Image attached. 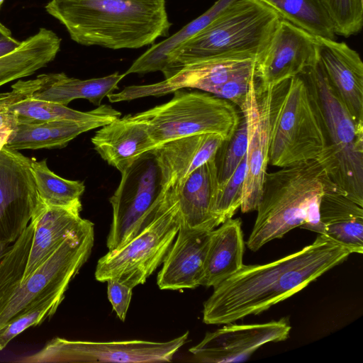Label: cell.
I'll return each instance as SVG.
<instances>
[{"label": "cell", "mask_w": 363, "mask_h": 363, "mask_svg": "<svg viewBox=\"0 0 363 363\" xmlns=\"http://www.w3.org/2000/svg\"><path fill=\"white\" fill-rule=\"evenodd\" d=\"M350 253L324 235L301 250L264 264L245 265L213 287L204 302L208 325L234 323L257 315L300 291L343 262Z\"/></svg>", "instance_id": "obj_1"}, {"label": "cell", "mask_w": 363, "mask_h": 363, "mask_svg": "<svg viewBox=\"0 0 363 363\" xmlns=\"http://www.w3.org/2000/svg\"><path fill=\"white\" fill-rule=\"evenodd\" d=\"M46 11L84 46L138 49L167 36L164 0H51Z\"/></svg>", "instance_id": "obj_2"}, {"label": "cell", "mask_w": 363, "mask_h": 363, "mask_svg": "<svg viewBox=\"0 0 363 363\" xmlns=\"http://www.w3.org/2000/svg\"><path fill=\"white\" fill-rule=\"evenodd\" d=\"M333 188L336 186L317 160L267 172L247 247L257 251L297 227L323 235L320 203L323 194Z\"/></svg>", "instance_id": "obj_3"}, {"label": "cell", "mask_w": 363, "mask_h": 363, "mask_svg": "<svg viewBox=\"0 0 363 363\" xmlns=\"http://www.w3.org/2000/svg\"><path fill=\"white\" fill-rule=\"evenodd\" d=\"M300 74L325 139V150L317 161L340 194L363 206V124L356 123L318 61Z\"/></svg>", "instance_id": "obj_4"}, {"label": "cell", "mask_w": 363, "mask_h": 363, "mask_svg": "<svg viewBox=\"0 0 363 363\" xmlns=\"http://www.w3.org/2000/svg\"><path fill=\"white\" fill-rule=\"evenodd\" d=\"M280 18L258 0H234L211 23L169 55L164 79L187 65L205 60L230 56L257 59Z\"/></svg>", "instance_id": "obj_5"}, {"label": "cell", "mask_w": 363, "mask_h": 363, "mask_svg": "<svg viewBox=\"0 0 363 363\" xmlns=\"http://www.w3.org/2000/svg\"><path fill=\"white\" fill-rule=\"evenodd\" d=\"M268 138L269 164L279 167L317 160L325 150L322 125L301 74L270 89Z\"/></svg>", "instance_id": "obj_6"}, {"label": "cell", "mask_w": 363, "mask_h": 363, "mask_svg": "<svg viewBox=\"0 0 363 363\" xmlns=\"http://www.w3.org/2000/svg\"><path fill=\"white\" fill-rule=\"evenodd\" d=\"M170 101L128 115L146 127L155 147L188 136L216 133L225 140L237 129L242 113L231 101L207 92L177 89Z\"/></svg>", "instance_id": "obj_7"}, {"label": "cell", "mask_w": 363, "mask_h": 363, "mask_svg": "<svg viewBox=\"0 0 363 363\" xmlns=\"http://www.w3.org/2000/svg\"><path fill=\"white\" fill-rule=\"evenodd\" d=\"M155 203L157 214L146 228L99 259L97 281L114 279L133 289L144 284L162 264L178 233L180 216L169 190L159 191Z\"/></svg>", "instance_id": "obj_8"}, {"label": "cell", "mask_w": 363, "mask_h": 363, "mask_svg": "<svg viewBox=\"0 0 363 363\" xmlns=\"http://www.w3.org/2000/svg\"><path fill=\"white\" fill-rule=\"evenodd\" d=\"M94 242V223L85 219L26 279L0 301V330L51 299L64 297L87 261Z\"/></svg>", "instance_id": "obj_9"}, {"label": "cell", "mask_w": 363, "mask_h": 363, "mask_svg": "<svg viewBox=\"0 0 363 363\" xmlns=\"http://www.w3.org/2000/svg\"><path fill=\"white\" fill-rule=\"evenodd\" d=\"M189 332L166 342L140 340L93 342L55 337L36 353L17 360L43 362H170L185 344Z\"/></svg>", "instance_id": "obj_10"}, {"label": "cell", "mask_w": 363, "mask_h": 363, "mask_svg": "<svg viewBox=\"0 0 363 363\" xmlns=\"http://www.w3.org/2000/svg\"><path fill=\"white\" fill-rule=\"evenodd\" d=\"M159 183V170L151 152L121 173L119 185L110 198L113 218L106 241L108 250L123 245L153 220Z\"/></svg>", "instance_id": "obj_11"}, {"label": "cell", "mask_w": 363, "mask_h": 363, "mask_svg": "<svg viewBox=\"0 0 363 363\" xmlns=\"http://www.w3.org/2000/svg\"><path fill=\"white\" fill-rule=\"evenodd\" d=\"M30 162L18 150H0V251L26 230L39 201Z\"/></svg>", "instance_id": "obj_12"}, {"label": "cell", "mask_w": 363, "mask_h": 363, "mask_svg": "<svg viewBox=\"0 0 363 363\" xmlns=\"http://www.w3.org/2000/svg\"><path fill=\"white\" fill-rule=\"evenodd\" d=\"M318 61L317 38L280 18L255 63V91L261 94L299 75Z\"/></svg>", "instance_id": "obj_13"}, {"label": "cell", "mask_w": 363, "mask_h": 363, "mask_svg": "<svg viewBox=\"0 0 363 363\" xmlns=\"http://www.w3.org/2000/svg\"><path fill=\"white\" fill-rule=\"evenodd\" d=\"M290 330L291 326L286 318L264 323L238 325L231 323L207 333L189 352L201 362H244L264 344L287 339Z\"/></svg>", "instance_id": "obj_14"}, {"label": "cell", "mask_w": 363, "mask_h": 363, "mask_svg": "<svg viewBox=\"0 0 363 363\" xmlns=\"http://www.w3.org/2000/svg\"><path fill=\"white\" fill-rule=\"evenodd\" d=\"M270 89L261 94L255 91V75L246 96L238 106L247 130L246 172L243 183L242 213L255 211L259 204L269 164L268 104Z\"/></svg>", "instance_id": "obj_15"}, {"label": "cell", "mask_w": 363, "mask_h": 363, "mask_svg": "<svg viewBox=\"0 0 363 363\" xmlns=\"http://www.w3.org/2000/svg\"><path fill=\"white\" fill-rule=\"evenodd\" d=\"M318 62L326 78L359 124H363V63L343 42L317 38Z\"/></svg>", "instance_id": "obj_16"}, {"label": "cell", "mask_w": 363, "mask_h": 363, "mask_svg": "<svg viewBox=\"0 0 363 363\" xmlns=\"http://www.w3.org/2000/svg\"><path fill=\"white\" fill-rule=\"evenodd\" d=\"M211 232L180 223L177 238L157 275L160 289L180 290L201 286Z\"/></svg>", "instance_id": "obj_17"}, {"label": "cell", "mask_w": 363, "mask_h": 363, "mask_svg": "<svg viewBox=\"0 0 363 363\" xmlns=\"http://www.w3.org/2000/svg\"><path fill=\"white\" fill-rule=\"evenodd\" d=\"M224 140L220 135L205 133L171 140L154 148L150 152L159 170V187L184 182L215 157Z\"/></svg>", "instance_id": "obj_18"}, {"label": "cell", "mask_w": 363, "mask_h": 363, "mask_svg": "<svg viewBox=\"0 0 363 363\" xmlns=\"http://www.w3.org/2000/svg\"><path fill=\"white\" fill-rule=\"evenodd\" d=\"M218 186L215 157L194 170L182 184L161 189L174 196L180 223L212 230L221 223L213 213V203Z\"/></svg>", "instance_id": "obj_19"}, {"label": "cell", "mask_w": 363, "mask_h": 363, "mask_svg": "<svg viewBox=\"0 0 363 363\" xmlns=\"http://www.w3.org/2000/svg\"><path fill=\"white\" fill-rule=\"evenodd\" d=\"M91 143L101 157L121 174L155 148L145 125L128 115L100 127Z\"/></svg>", "instance_id": "obj_20"}, {"label": "cell", "mask_w": 363, "mask_h": 363, "mask_svg": "<svg viewBox=\"0 0 363 363\" xmlns=\"http://www.w3.org/2000/svg\"><path fill=\"white\" fill-rule=\"evenodd\" d=\"M32 218L35 221L33 239L21 282L33 274L63 240L85 220L79 210L48 206L40 199Z\"/></svg>", "instance_id": "obj_21"}, {"label": "cell", "mask_w": 363, "mask_h": 363, "mask_svg": "<svg viewBox=\"0 0 363 363\" xmlns=\"http://www.w3.org/2000/svg\"><path fill=\"white\" fill-rule=\"evenodd\" d=\"M240 218H230L211 230L201 286L214 287L243 266L245 242Z\"/></svg>", "instance_id": "obj_22"}, {"label": "cell", "mask_w": 363, "mask_h": 363, "mask_svg": "<svg viewBox=\"0 0 363 363\" xmlns=\"http://www.w3.org/2000/svg\"><path fill=\"white\" fill-rule=\"evenodd\" d=\"M320 218L324 235L350 254L363 252V206L330 189L321 198Z\"/></svg>", "instance_id": "obj_23"}, {"label": "cell", "mask_w": 363, "mask_h": 363, "mask_svg": "<svg viewBox=\"0 0 363 363\" xmlns=\"http://www.w3.org/2000/svg\"><path fill=\"white\" fill-rule=\"evenodd\" d=\"M126 75L115 72L106 77L89 79L69 77L63 72L42 74L37 76L39 85L32 98L67 106L72 101L84 99L95 106L118 89Z\"/></svg>", "instance_id": "obj_24"}, {"label": "cell", "mask_w": 363, "mask_h": 363, "mask_svg": "<svg viewBox=\"0 0 363 363\" xmlns=\"http://www.w3.org/2000/svg\"><path fill=\"white\" fill-rule=\"evenodd\" d=\"M61 39L52 30L40 28L12 52L0 57V86L33 74L57 56Z\"/></svg>", "instance_id": "obj_25"}, {"label": "cell", "mask_w": 363, "mask_h": 363, "mask_svg": "<svg viewBox=\"0 0 363 363\" xmlns=\"http://www.w3.org/2000/svg\"><path fill=\"white\" fill-rule=\"evenodd\" d=\"M104 125L99 121H74L18 123L11 132L6 146L15 150L62 148L79 135Z\"/></svg>", "instance_id": "obj_26"}, {"label": "cell", "mask_w": 363, "mask_h": 363, "mask_svg": "<svg viewBox=\"0 0 363 363\" xmlns=\"http://www.w3.org/2000/svg\"><path fill=\"white\" fill-rule=\"evenodd\" d=\"M233 1L218 0L209 9L178 32L152 45L133 62L125 74H146L158 71L164 73L168 66L169 55L211 23Z\"/></svg>", "instance_id": "obj_27"}, {"label": "cell", "mask_w": 363, "mask_h": 363, "mask_svg": "<svg viewBox=\"0 0 363 363\" xmlns=\"http://www.w3.org/2000/svg\"><path fill=\"white\" fill-rule=\"evenodd\" d=\"M10 111L15 115L17 124L51 121H99L107 124L121 116V112L106 104L83 112L31 96L12 105Z\"/></svg>", "instance_id": "obj_28"}, {"label": "cell", "mask_w": 363, "mask_h": 363, "mask_svg": "<svg viewBox=\"0 0 363 363\" xmlns=\"http://www.w3.org/2000/svg\"><path fill=\"white\" fill-rule=\"evenodd\" d=\"M258 1L315 37L335 39V26L323 0Z\"/></svg>", "instance_id": "obj_29"}, {"label": "cell", "mask_w": 363, "mask_h": 363, "mask_svg": "<svg viewBox=\"0 0 363 363\" xmlns=\"http://www.w3.org/2000/svg\"><path fill=\"white\" fill-rule=\"evenodd\" d=\"M30 169L38 197L45 204L82 211L80 198L85 189L82 182L57 175L49 169L46 160H31Z\"/></svg>", "instance_id": "obj_30"}, {"label": "cell", "mask_w": 363, "mask_h": 363, "mask_svg": "<svg viewBox=\"0 0 363 363\" xmlns=\"http://www.w3.org/2000/svg\"><path fill=\"white\" fill-rule=\"evenodd\" d=\"M35 221L29 225L14 244L0 257V301L21 281L31 246Z\"/></svg>", "instance_id": "obj_31"}, {"label": "cell", "mask_w": 363, "mask_h": 363, "mask_svg": "<svg viewBox=\"0 0 363 363\" xmlns=\"http://www.w3.org/2000/svg\"><path fill=\"white\" fill-rule=\"evenodd\" d=\"M247 130L244 116L232 137L224 140L215 155L218 185L223 184L246 156Z\"/></svg>", "instance_id": "obj_32"}, {"label": "cell", "mask_w": 363, "mask_h": 363, "mask_svg": "<svg viewBox=\"0 0 363 363\" xmlns=\"http://www.w3.org/2000/svg\"><path fill=\"white\" fill-rule=\"evenodd\" d=\"M245 172L246 156L230 178L218 186L213 211L220 223L228 218H233L237 210L240 208Z\"/></svg>", "instance_id": "obj_33"}, {"label": "cell", "mask_w": 363, "mask_h": 363, "mask_svg": "<svg viewBox=\"0 0 363 363\" xmlns=\"http://www.w3.org/2000/svg\"><path fill=\"white\" fill-rule=\"evenodd\" d=\"M336 35L349 37L359 33L363 24V0H323Z\"/></svg>", "instance_id": "obj_34"}, {"label": "cell", "mask_w": 363, "mask_h": 363, "mask_svg": "<svg viewBox=\"0 0 363 363\" xmlns=\"http://www.w3.org/2000/svg\"><path fill=\"white\" fill-rule=\"evenodd\" d=\"M64 297L50 300L34 310L13 320L0 330V350L17 335L31 326H35L50 318L57 311Z\"/></svg>", "instance_id": "obj_35"}, {"label": "cell", "mask_w": 363, "mask_h": 363, "mask_svg": "<svg viewBox=\"0 0 363 363\" xmlns=\"http://www.w3.org/2000/svg\"><path fill=\"white\" fill-rule=\"evenodd\" d=\"M39 85L37 77L33 79L18 80L11 86V90L0 94V127L17 124L15 115L10 111V107L18 101L32 96Z\"/></svg>", "instance_id": "obj_36"}, {"label": "cell", "mask_w": 363, "mask_h": 363, "mask_svg": "<svg viewBox=\"0 0 363 363\" xmlns=\"http://www.w3.org/2000/svg\"><path fill=\"white\" fill-rule=\"evenodd\" d=\"M255 63L229 79L215 95L231 101L238 107L246 96L252 78L255 75Z\"/></svg>", "instance_id": "obj_37"}, {"label": "cell", "mask_w": 363, "mask_h": 363, "mask_svg": "<svg viewBox=\"0 0 363 363\" xmlns=\"http://www.w3.org/2000/svg\"><path fill=\"white\" fill-rule=\"evenodd\" d=\"M106 282L108 298L117 316L124 321L130 303L133 288L114 279Z\"/></svg>", "instance_id": "obj_38"}, {"label": "cell", "mask_w": 363, "mask_h": 363, "mask_svg": "<svg viewBox=\"0 0 363 363\" xmlns=\"http://www.w3.org/2000/svg\"><path fill=\"white\" fill-rule=\"evenodd\" d=\"M19 41L14 38L10 37L0 40V57H2L17 48L21 44Z\"/></svg>", "instance_id": "obj_39"}, {"label": "cell", "mask_w": 363, "mask_h": 363, "mask_svg": "<svg viewBox=\"0 0 363 363\" xmlns=\"http://www.w3.org/2000/svg\"><path fill=\"white\" fill-rule=\"evenodd\" d=\"M13 128L10 126L0 127V150L6 145L8 138Z\"/></svg>", "instance_id": "obj_40"}, {"label": "cell", "mask_w": 363, "mask_h": 363, "mask_svg": "<svg viewBox=\"0 0 363 363\" xmlns=\"http://www.w3.org/2000/svg\"><path fill=\"white\" fill-rule=\"evenodd\" d=\"M12 37L11 31L0 22V40Z\"/></svg>", "instance_id": "obj_41"}, {"label": "cell", "mask_w": 363, "mask_h": 363, "mask_svg": "<svg viewBox=\"0 0 363 363\" xmlns=\"http://www.w3.org/2000/svg\"><path fill=\"white\" fill-rule=\"evenodd\" d=\"M4 1H5V0H0V8H1V5H2V4H3V2H4Z\"/></svg>", "instance_id": "obj_42"}]
</instances>
